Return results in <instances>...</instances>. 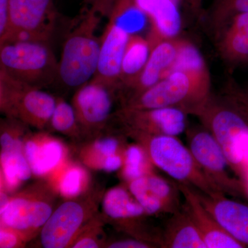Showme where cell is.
<instances>
[{
  "label": "cell",
  "mask_w": 248,
  "mask_h": 248,
  "mask_svg": "<svg viewBox=\"0 0 248 248\" xmlns=\"http://www.w3.org/2000/svg\"><path fill=\"white\" fill-rule=\"evenodd\" d=\"M211 78L199 49L182 39L172 71L157 84L128 99L120 108H172L195 116L211 97Z\"/></svg>",
  "instance_id": "1"
},
{
  "label": "cell",
  "mask_w": 248,
  "mask_h": 248,
  "mask_svg": "<svg viewBox=\"0 0 248 248\" xmlns=\"http://www.w3.org/2000/svg\"><path fill=\"white\" fill-rule=\"evenodd\" d=\"M195 117L221 147L232 170L247 184L248 122L234 101L224 92L212 94Z\"/></svg>",
  "instance_id": "2"
},
{
  "label": "cell",
  "mask_w": 248,
  "mask_h": 248,
  "mask_svg": "<svg viewBox=\"0 0 248 248\" xmlns=\"http://www.w3.org/2000/svg\"><path fill=\"white\" fill-rule=\"evenodd\" d=\"M128 139L143 148L155 167L177 183L191 186L205 195L224 194L207 177L188 146L186 147L177 136L133 134Z\"/></svg>",
  "instance_id": "3"
},
{
  "label": "cell",
  "mask_w": 248,
  "mask_h": 248,
  "mask_svg": "<svg viewBox=\"0 0 248 248\" xmlns=\"http://www.w3.org/2000/svg\"><path fill=\"white\" fill-rule=\"evenodd\" d=\"M97 8L81 15L67 35L59 61L58 79L68 88H79L97 71L101 40L97 31L102 16Z\"/></svg>",
  "instance_id": "4"
},
{
  "label": "cell",
  "mask_w": 248,
  "mask_h": 248,
  "mask_svg": "<svg viewBox=\"0 0 248 248\" xmlns=\"http://www.w3.org/2000/svg\"><path fill=\"white\" fill-rule=\"evenodd\" d=\"M58 197L51 183L42 178L20 191L10 195L0 209V223L22 233L28 241L39 236L57 208Z\"/></svg>",
  "instance_id": "5"
},
{
  "label": "cell",
  "mask_w": 248,
  "mask_h": 248,
  "mask_svg": "<svg viewBox=\"0 0 248 248\" xmlns=\"http://www.w3.org/2000/svg\"><path fill=\"white\" fill-rule=\"evenodd\" d=\"M0 68L40 89L58 79L59 62L48 42L17 41L0 46Z\"/></svg>",
  "instance_id": "6"
},
{
  "label": "cell",
  "mask_w": 248,
  "mask_h": 248,
  "mask_svg": "<svg viewBox=\"0 0 248 248\" xmlns=\"http://www.w3.org/2000/svg\"><path fill=\"white\" fill-rule=\"evenodd\" d=\"M57 97L23 82L0 68V110L38 130L48 128Z\"/></svg>",
  "instance_id": "7"
},
{
  "label": "cell",
  "mask_w": 248,
  "mask_h": 248,
  "mask_svg": "<svg viewBox=\"0 0 248 248\" xmlns=\"http://www.w3.org/2000/svg\"><path fill=\"white\" fill-rule=\"evenodd\" d=\"M104 192L100 186H92L82 195L58 205L39 234L41 246L71 247L81 228L98 213Z\"/></svg>",
  "instance_id": "8"
},
{
  "label": "cell",
  "mask_w": 248,
  "mask_h": 248,
  "mask_svg": "<svg viewBox=\"0 0 248 248\" xmlns=\"http://www.w3.org/2000/svg\"><path fill=\"white\" fill-rule=\"evenodd\" d=\"M103 218L120 232L156 245L161 248V230L150 223V215L123 184L104 192L102 201Z\"/></svg>",
  "instance_id": "9"
},
{
  "label": "cell",
  "mask_w": 248,
  "mask_h": 248,
  "mask_svg": "<svg viewBox=\"0 0 248 248\" xmlns=\"http://www.w3.org/2000/svg\"><path fill=\"white\" fill-rule=\"evenodd\" d=\"M186 134L189 149L207 177L225 195L248 198L247 184L230 173L229 163L213 135L203 125L187 127Z\"/></svg>",
  "instance_id": "10"
},
{
  "label": "cell",
  "mask_w": 248,
  "mask_h": 248,
  "mask_svg": "<svg viewBox=\"0 0 248 248\" xmlns=\"http://www.w3.org/2000/svg\"><path fill=\"white\" fill-rule=\"evenodd\" d=\"M187 116L172 108H120L112 113L108 125L127 138L133 134L177 137L187 128Z\"/></svg>",
  "instance_id": "11"
},
{
  "label": "cell",
  "mask_w": 248,
  "mask_h": 248,
  "mask_svg": "<svg viewBox=\"0 0 248 248\" xmlns=\"http://www.w3.org/2000/svg\"><path fill=\"white\" fill-rule=\"evenodd\" d=\"M55 24L52 0H9V29L0 46L17 41L48 42Z\"/></svg>",
  "instance_id": "12"
},
{
  "label": "cell",
  "mask_w": 248,
  "mask_h": 248,
  "mask_svg": "<svg viewBox=\"0 0 248 248\" xmlns=\"http://www.w3.org/2000/svg\"><path fill=\"white\" fill-rule=\"evenodd\" d=\"M115 92L93 79L80 86L72 99L81 134V141L94 138L108 125Z\"/></svg>",
  "instance_id": "13"
},
{
  "label": "cell",
  "mask_w": 248,
  "mask_h": 248,
  "mask_svg": "<svg viewBox=\"0 0 248 248\" xmlns=\"http://www.w3.org/2000/svg\"><path fill=\"white\" fill-rule=\"evenodd\" d=\"M137 201L150 216L176 213L181 205L178 183L170 182L154 172L125 183Z\"/></svg>",
  "instance_id": "14"
},
{
  "label": "cell",
  "mask_w": 248,
  "mask_h": 248,
  "mask_svg": "<svg viewBox=\"0 0 248 248\" xmlns=\"http://www.w3.org/2000/svg\"><path fill=\"white\" fill-rule=\"evenodd\" d=\"M181 42L182 38L179 37L164 40L152 48L146 66L138 79L116 94L121 106L157 84L170 73L179 54Z\"/></svg>",
  "instance_id": "15"
},
{
  "label": "cell",
  "mask_w": 248,
  "mask_h": 248,
  "mask_svg": "<svg viewBox=\"0 0 248 248\" xmlns=\"http://www.w3.org/2000/svg\"><path fill=\"white\" fill-rule=\"evenodd\" d=\"M24 153L36 177H48L69 156L63 142L45 130L31 132L26 138Z\"/></svg>",
  "instance_id": "16"
},
{
  "label": "cell",
  "mask_w": 248,
  "mask_h": 248,
  "mask_svg": "<svg viewBox=\"0 0 248 248\" xmlns=\"http://www.w3.org/2000/svg\"><path fill=\"white\" fill-rule=\"evenodd\" d=\"M178 185L185 200L184 208L200 232L207 248H245L222 228L203 206L195 188L179 183Z\"/></svg>",
  "instance_id": "17"
},
{
  "label": "cell",
  "mask_w": 248,
  "mask_h": 248,
  "mask_svg": "<svg viewBox=\"0 0 248 248\" xmlns=\"http://www.w3.org/2000/svg\"><path fill=\"white\" fill-rule=\"evenodd\" d=\"M208 211L225 230L245 248H248V205L231 200L226 195L210 196L197 190Z\"/></svg>",
  "instance_id": "18"
},
{
  "label": "cell",
  "mask_w": 248,
  "mask_h": 248,
  "mask_svg": "<svg viewBox=\"0 0 248 248\" xmlns=\"http://www.w3.org/2000/svg\"><path fill=\"white\" fill-rule=\"evenodd\" d=\"M135 2L151 22L147 39L152 48L163 41L179 37L182 17L175 0H135Z\"/></svg>",
  "instance_id": "19"
},
{
  "label": "cell",
  "mask_w": 248,
  "mask_h": 248,
  "mask_svg": "<svg viewBox=\"0 0 248 248\" xmlns=\"http://www.w3.org/2000/svg\"><path fill=\"white\" fill-rule=\"evenodd\" d=\"M126 139L107 126L94 138L75 144L79 161L89 169L104 170L109 158L116 155H124L127 146Z\"/></svg>",
  "instance_id": "20"
},
{
  "label": "cell",
  "mask_w": 248,
  "mask_h": 248,
  "mask_svg": "<svg viewBox=\"0 0 248 248\" xmlns=\"http://www.w3.org/2000/svg\"><path fill=\"white\" fill-rule=\"evenodd\" d=\"M217 38L225 62L233 66L248 63V12L234 16Z\"/></svg>",
  "instance_id": "21"
},
{
  "label": "cell",
  "mask_w": 248,
  "mask_h": 248,
  "mask_svg": "<svg viewBox=\"0 0 248 248\" xmlns=\"http://www.w3.org/2000/svg\"><path fill=\"white\" fill-rule=\"evenodd\" d=\"M161 248H207L195 223L183 206L161 230Z\"/></svg>",
  "instance_id": "22"
},
{
  "label": "cell",
  "mask_w": 248,
  "mask_h": 248,
  "mask_svg": "<svg viewBox=\"0 0 248 248\" xmlns=\"http://www.w3.org/2000/svg\"><path fill=\"white\" fill-rule=\"evenodd\" d=\"M46 178L51 183L59 196L64 200L82 195L92 186L86 166L69 157Z\"/></svg>",
  "instance_id": "23"
},
{
  "label": "cell",
  "mask_w": 248,
  "mask_h": 248,
  "mask_svg": "<svg viewBox=\"0 0 248 248\" xmlns=\"http://www.w3.org/2000/svg\"><path fill=\"white\" fill-rule=\"evenodd\" d=\"M151 50L152 46L148 39L143 38L139 34L130 36L122 59L115 96L138 79L146 66Z\"/></svg>",
  "instance_id": "24"
},
{
  "label": "cell",
  "mask_w": 248,
  "mask_h": 248,
  "mask_svg": "<svg viewBox=\"0 0 248 248\" xmlns=\"http://www.w3.org/2000/svg\"><path fill=\"white\" fill-rule=\"evenodd\" d=\"M1 190L10 195L33 174L24 151L1 152Z\"/></svg>",
  "instance_id": "25"
},
{
  "label": "cell",
  "mask_w": 248,
  "mask_h": 248,
  "mask_svg": "<svg viewBox=\"0 0 248 248\" xmlns=\"http://www.w3.org/2000/svg\"><path fill=\"white\" fill-rule=\"evenodd\" d=\"M47 128L68 137L75 144L81 141V131L74 108L63 98L57 97L55 109Z\"/></svg>",
  "instance_id": "26"
},
{
  "label": "cell",
  "mask_w": 248,
  "mask_h": 248,
  "mask_svg": "<svg viewBox=\"0 0 248 248\" xmlns=\"http://www.w3.org/2000/svg\"><path fill=\"white\" fill-rule=\"evenodd\" d=\"M247 12L248 0H215L209 13V25L217 37L234 16Z\"/></svg>",
  "instance_id": "27"
},
{
  "label": "cell",
  "mask_w": 248,
  "mask_h": 248,
  "mask_svg": "<svg viewBox=\"0 0 248 248\" xmlns=\"http://www.w3.org/2000/svg\"><path fill=\"white\" fill-rule=\"evenodd\" d=\"M153 165L141 146L135 143L127 145L124 153L121 177L124 183L153 172Z\"/></svg>",
  "instance_id": "28"
},
{
  "label": "cell",
  "mask_w": 248,
  "mask_h": 248,
  "mask_svg": "<svg viewBox=\"0 0 248 248\" xmlns=\"http://www.w3.org/2000/svg\"><path fill=\"white\" fill-rule=\"evenodd\" d=\"M30 126L11 117L1 119L0 124L1 152L24 151L26 138L31 133Z\"/></svg>",
  "instance_id": "29"
},
{
  "label": "cell",
  "mask_w": 248,
  "mask_h": 248,
  "mask_svg": "<svg viewBox=\"0 0 248 248\" xmlns=\"http://www.w3.org/2000/svg\"><path fill=\"white\" fill-rule=\"evenodd\" d=\"M106 224L102 213L98 212L81 228L70 248H105L108 241Z\"/></svg>",
  "instance_id": "30"
},
{
  "label": "cell",
  "mask_w": 248,
  "mask_h": 248,
  "mask_svg": "<svg viewBox=\"0 0 248 248\" xmlns=\"http://www.w3.org/2000/svg\"><path fill=\"white\" fill-rule=\"evenodd\" d=\"M28 242L27 238L19 231L9 227L0 226V248H24Z\"/></svg>",
  "instance_id": "31"
},
{
  "label": "cell",
  "mask_w": 248,
  "mask_h": 248,
  "mask_svg": "<svg viewBox=\"0 0 248 248\" xmlns=\"http://www.w3.org/2000/svg\"><path fill=\"white\" fill-rule=\"evenodd\" d=\"M156 245L126 235L122 237L108 239L105 248H155Z\"/></svg>",
  "instance_id": "32"
},
{
  "label": "cell",
  "mask_w": 248,
  "mask_h": 248,
  "mask_svg": "<svg viewBox=\"0 0 248 248\" xmlns=\"http://www.w3.org/2000/svg\"><path fill=\"white\" fill-rule=\"evenodd\" d=\"M232 99L236 104L243 115L248 122V97L244 89L241 86H236L232 90L231 93Z\"/></svg>",
  "instance_id": "33"
},
{
  "label": "cell",
  "mask_w": 248,
  "mask_h": 248,
  "mask_svg": "<svg viewBox=\"0 0 248 248\" xmlns=\"http://www.w3.org/2000/svg\"><path fill=\"white\" fill-rule=\"evenodd\" d=\"M178 4L184 6L195 16H202L203 14V0H175Z\"/></svg>",
  "instance_id": "34"
},
{
  "label": "cell",
  "mask_w": 248,
  "mask_h": 248,
  "mask_svg": "<svg viewBox=\"0 0 248 248\" xmlns=\"http://www.w3.org/2000/svg\"><path fill=\"white\" fill-rule=\"evenodd\" d=\"M245 92L246 93V94H247L248 97V86L247 88H246V89H244Z\"/></svg>",
  "instance_id": "35"
}]
</instances>
